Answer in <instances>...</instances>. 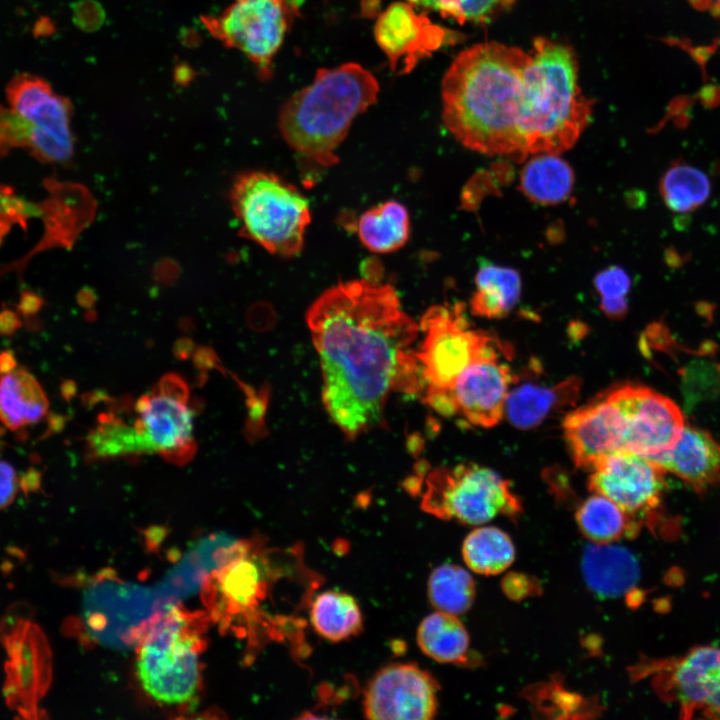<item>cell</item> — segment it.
Masks as SVG:
<instances>
[{
	"label": "cell",
	"mask_w": 720,
	"mask_h": 720,
	"mask_svg": "<svg viewBox=\"0 0 720 720\" xmlns=\"http://www.w3.org/2000/svg\"><path fill=\"white\" fill-rule=\"evenodd\" d=\"M665 205L675 213L686 214L702 206L710 196L707 175L683 160H677L665 171L659 184Z\"/></svg>",
	"instance_id": "f546056e"
},
{
	"label": "cell",
	"mask_w": 720,
	"mask_h": 720,
	"mask_svg": "<svg viewBox=\"0 0 720 720\" xmlns=\"http://www.w3.org/2000/svg\"><path fill=\"white\" fill-rule=\"evenodd\" d=\"M10 108L30 127L28 148L40 160L62 164L74 151L72 104L43 78L19 73L6 88Z\"/></svg>",
	"instance_id": "4fadbf2b"
},
{
	"label": "cell",
	"mask_w": 720,
	"mask_h": 720,
	"mask_svg": "<svg viewBox=\"0 0 720 720\" xmlns=\"http://www.w3.org/2000/svg\"><path fill=\"white\" fill-rule=\"evenodd\" d=\"M508 352L504 349L476 360L450 387L422 400L442 416H458L483 428L495 426L504 416L511 386L519 380L502 359Z\"/></svg>",
	"instance_id": "7c38bea8"
},
{
	"label": "cell",
	"mask_w": 720,
	"mask_h": 720,
	"mask_svg": "<svg viewBox=\"0 0 720 720\" xmlns=\"http://www.w3.org/2000/svg\"><path fill=\"white\" fill-rule=\"evenodd\" d=\"M520 190L531 201L554 205L568 199L574 186V172L559 154L532 155L520 173Z\"/></svg>",
	"instance_id": "cb8c5ba5"
},
{
	"label": "cell",
	"mask_w": 720,
	"mask_h": 720,
	"mask_svg": "<svg viewBox=\"0 0 720 720\" xmlns=\"http://www.w3.org/2000/svg\"><path fill=\"white\" fill-rule=\"evenodd\" d=\"M600 308L610 319L619 320L624 318L628 312L627 297L623 298H601Z\"/></svg>",
	"instance_id": "60d3db41"
},
{
	"label": "cell",
	"mask_w": 720,
	"mask_h": 720,
	"mask_svg": "<svg viewBox=\"0 0 720 720\" xmlns=\"http://www.w3.org/2000/svg\"><path fill=\"white\" fill-rule=\"evenodd\" d=\"M207 574L188 550L153 587L164 611L174 607L177 601L197 593L203 586Z\"/></svg>",
	"instance_id": "836d02e7"
},
{
	"label": "cell",
	"mask_w": 720,
	"mask_h": 720,
	"mask_svg": "<svg viewBox=\"0 0 720 720\" xmlns=\"http://www.w3.org/2000/svg\"><path fill=\"white\" fill-rule=\"evenodd\" d=\"M189 551L207 573L225 569L242 555L239 541L225 531L200 538Z\"/></svg>",
	"instance_id": "e575fe53"
},
{
	"label": "cell",
	"mask_w": 720,
	"mask_h": 720,
	"mask_svg": "<svg viewBox=\"0 0 720 720\" xmlns=\"http://www.w3.org/2000/svg\"><path fill=\"white\" fill-rule=\"evenodd\" d=\"M310 618L314 630L332 642L348 639L362 627V614L356 600L339 591L319 594L312 603Z\"/></svg>",
	"instance_id": "f1b7e54d"
},
{
	"label": "cell",
	"mask_w": 720,
	"mask_h": 720,
	"mask_svg": "<svg viewBox=\"0 0 720 720\" xmlns=\"http://www.w3.org/2000/svg\"><path fill=\"white\" fill-rule=\"evenodd\" d=\"M530 53L489 41L454 58L441 81L442 119L465 147L527 159L522 136L524 75Z\"/></svg>",
	"instance_id": "7a4b0ae2"
},
{
	"label": "cell",
	"mask_w": 720,
	"mask_h": 720,
	"mask_svg": "<svg viewBox=\"0 0 720 720\" xmlns=\"http://www.w3.org/2000/svg\"><path fill=\"white\" fill-rule=\"evenodd\" d=\"M618 413L621 452L651 458L677 440L685 423L668 397L639 384H623L607 393Z\"/></svg>",
	"instance_id": "5bb4252c"
},
{
	"label": "cell",
	"mask_w": 720,
	"mask_h": 720,
	"mask_svg": "<svg viewBox=\"0 0 720 720\" xmlns=\"http://www.w3.org/2000/svg\"><path fill=\"white\" fill-rule=\"evenodd\" d=\"M18 491V478L14 468L0 460V509L11 504Z\"/></svg>",
	"instance_id": "ab89813d"
},
{
	"label": "cell",
	"mask_w": 720,
	"mask_h": 720,
	"mask_svg": "<svg viewBox=\"0 0 720 720\" xmlns=\"http://www.w3.org/2000/svg\"><path fill=\"white\" fill-rule=\"evenodd\" d=\"M717 3H718V5H719V7H720V0H717ZM719 9H720V8H719Z\"/></svg>",
	"instance_id": "7bdbcfd3"
},
{
	"label": "cell",
	"mask_w": 720,
	"mask_h": 720,
	"mask_svg": "<svg viewBox=\"0 0 720 720\" xmlns=\"http://www.w3.org/2000/svg\"><path fill=\"white\" fill-rule=\"evenodd\" d=\"M431 604L453 615L466 612L475 597V584L471 575L457 565L444 564L435 568L428 580Z\"/></svg>",
	"instance_id": "1f68e13d"
},
{
	"label": "cell",
	"mask_w": 720,
	"mask_h": 720,
	"mask_svg": "<svg viewBox=\"0 0 720 720\" xmlns=\"http://www.w3.org/2000/svg\"><path fill=\"white\" fill-rule=\"evenodd\" d=\"M475 285L470 300L471 312L489 319L507 316L521 295L520 274L513 268L490 262L480 264Z\"/></svg>",
	"instance_id": "d4e9b609"
},
{
	"label": "cell",
	"mask_w": 720,
	"mask_h": 720,
	"mask_svg": "<svg viewBox=\"0 0 720 720\" xmlns=\"http://www.w3.org/2000/svg\"><path fill=\"white\" fill-rule=\"evenodd\" d=\"M190 390L175 373L160 378L149 394L136 400L133 429L147 453L157 452L166 461L184 465L197 451L193 437L194 407Z\"/></svg>",
	"instance_id": "8fae6325"
},
{
	"label": "cell",
	"mask_w": 720,
	"mask_h": 720,
	"mask_svg": "<svg viewBox=\"0 0 720 720\" xmlns=\"http://www.w3.org/2000/svg\"><path fill=\"white\" fill-rule=\"evenodd\" d=\"M410 477L408 488L421 508L435 517L463 524H484L495 517L515 518L521 503L510 482L477 464L422 467Z\"/></svg>",
	"instance_id": "8992f818"
},
{
	"label": "cell",
	"mask_w": 720,
	"mask_h": 720,
	"mask_svg": "<svg viewBox=\"0 0 720 720\" xmlns=\"http://www.w3.org/2000/svg\"><path fill=\"white\" fill-rule=\"evenodd\" d=\"M422 340L416 348L423 389L420 397L443 391L473 362L506 349L488 332L473 329L461 303L433 305L419 323Z\"/></svg>",
	"instance_id": "52a82bcc"
},
{
	"label": "cell",
	"mask_w": 720,
	"mask_h": 720,
	"mask_svg": "<svg viewBox=\"0 0 720 720\" xmlns=\"http://www.w3.org/2000/svg\"><path fill=\"white\" fill-rule=\"evenodd\" d=\"M644 672L653 675L664 700L679 705L681 718L720 719V647H696L683 656L654 661Z\"/></svg>",
	"instance_id": "9a60e30c"
},
{
	"label": "cell",
	"mask_w": 720,
	"mask_h": 720,
	"mask_svg": "<svg viewBox=\"0 0 720 720\" xmlns=\"http://www.w3.org/2000/svg\"><path fill=\"white\" fill-rule=\"evenodd\" d=\"M435 679L417 665L390 664L370 679L363 711L372 720H427L437 712Z\"/></svg>",
	"instance_id": "e0dca14e"
},
{
	"label": "cell",
	"mask_w": 720,
	"mask_h": 720,
	"mask_svg": "<svg viewBox=\"0 0 720 720\" xmlns=\"http://www.w3.org/2000/svg\"><path fill=\"white\" fill-rule=\"evenodd\" d=\"M593 285L601 298H623L627 297L632 280L624 268L611 265L594 276Z\"/></svg>",
	"instance_id": "74e56055"
},
{
	"label": "cell",
	"mask_w": 720,
	"mask_h": 720,
	"mask_svg": "<svg viewBox=\"0 0 720 720\" xmlns=\"http://www.w3.org/2000/svg\"><path fill=\"white\" fill-rule=\"evenodd\" d=\"M524 75L522 136L527 157L560 154L578 140L592 116L579 86L573 49L547 37L533 41Z\"/></svg>",
	"instance_id": "277c9868"
},
{
	"label": "cell",
	"mask_w": 720,
	"mask_h": 720,
	"mask_svg": "<svg viewBox=\"0 0 720 720\" xmlns=\"http://www.w3.org/2000/svg\"><path fill=\"white\" fill-rule=\"evenodd\" d=\"M582 381L576 376L553 386L526 382L510 388L504 416L515 427L527 430L540 425L554 413L572 407L581 391Z\"/></svg>",
	"instance_id": "44dd1931"
},
{
	"label": "cell",
	"mask_w": 720,
	"mask_h": 720,
	"mask_svg": "<svg viewBox=\"0 0 720 720\" xmlns=\"http://www.w3.org/2000/svg\"><path fill=\"white\" fill-rule=\"evenodd\" d=\"M516 0H406L415 8L438 12L459 24H483L512 8Z\"/></svg>",
	"instance_id": "d6a6232c"
},
{
	"label": "cell",
	"mask_w": 720,
	"mask_h": 720,
	"mask_svg": "<svg viewBox=\"0 0 720 720\" xmlns=\"http://www.w3.org/2000/svg\"><path fill=\"white\" fill-rule=\"evenodd\" d=\"M231 202L243 236L272 254L301 252L311 213L297 187L270 172L247 171L234 180Z\"/></svg>",
	"instance_id": "5b68a950"
},
{
	"label": "cell",
	"mask_w": 720,
	"mask_h": 720,
	"mask_svg": "<svg viewBox=\"0 0 720 720\" xmlns=\"http://www.w3.org/2000/svg\"><path fill=\"white\" fill-rule=\"evenodd\" d=\"M154 588L115 579L89 585L82 597V620L103 646L129 649L144 636L155 616L165 613Z\"/></svg>",
	"instance_id": "30bf717a"
},
{
	"label": "cell",
	"mask_w": 720,
	"mask_h": 720,
	"mask_svg": "<svg viewBox=\"0 0 720 720\" xmlns=\"http://www.w3.org/2000/svg\"><path fill=\"white\" fill-rule=\"evenodd\" d=\"M421 651L441 663L462 664L469 658V636L456 615L436 611L425 617L417 629Z\"/></svg>",
	"instance_id": "4316f807"
},
{
	"label": "cell",
	"mask_w": 720,
	"mask_h": 720,
	"mask_svg": "<svg viewBox=\"0 0 720 720\" xmlns=\"http://www.w3.org/2000/svg\"><path fill=\"white\" fill-rule=\"evenodd\" d=\"M462 555L467 566L482 575L503 572L513 562L514 545L510 537L495 527H481L464 540Z\"/></svg>",
	"instance_id": "4dcf8cb0"
},
{
	"label": "cell",
	"mask_w": 720,
	"mask_h": 720,
	"mask_svg": "<svg viewBox=\"0 0 720 720\" xmlns=\"http://www.w3.org/2000/svg\"><path fill=\"white\" fill-rule=\"evenodd\" d=\"M261 575L256 563L239 558L231 563L220 579V588L225 597L238 606H248L256 598L260 588Z\"/></svg>",
	"instance_id": "d590c367"
},
{
	"label": "cell",
	"mask_w": 720,
	"mask_h": 720,
	"mask_svg": "<svg viewBox=\"0 0 720 720\" xmlns=\"http://www.w3.org/2000/svg\"><path fill=\"white\" fill-rule=\"evenodd\" d=\"M665 261L672 268H679L688 261V255H682L674 248L665 251Z\"/></svg>",
	"instance_id": "b9f144b4"
},
{
	"label": "cell",
	"mask_w": 720,
	"mask_h": 720,
	"mask_svg": "<svg viewBox=\"0 0 720 720\" xmlns=\"http://www.w3.org/2000/svg\"><path fill=\"white\" fill-rule=\"evenodd\" d=\"M379 90L375 76L358 63L321 68L310 85L282 105L281 135L304 158L333 166L353 120L377 101Z\"/></svg>",
	"instance_id": "3957f363"
},
{
	"label": "cell",
	"mask_w": 720,
	"mask_h": 720,
	"mask_svg": "<svg viewBox=\"0 0 720 720\" xmlns=\"http://www.w3.org/2000/svg\"><path fill=\"white\" fill-rule=\"evenodd\" d=\"M590 472L589 490L609 498L640 524L657 511L665 489V471L648 457L617 452Z\"/></svg>",
	"instance_id": "2e32d148"
},
{
	"label": "cell",
	"mask_w": 720,
	"mask_h": 720,
	"mask_svg": "<svg viewBox=\"0 0 720 720\" xmlns=\"http://www.w3.org/2000/svg\"><path fill=\"white\" fill-rule=\"evenodd\" d=\"M174 607L162 614L146 634L137 659V676L144 691L168 705L189 702L199 687L195 641Z\"/></svg>",
	"instance_id": "ba28073f"
},
{
	"label": "cell",
	"mask_w": 720,
	"mask_h": 720,
	"mask_svg": "<svg viewBox=\"0 0 720 720\" xmlns=\"http://www.w3.org/2000/svg\"><path fill=\"white\" fill-rule=\"evenodd\" d=\"M298 8V0H233L201 21L216 40L242 52L267 79Z\"/></svg>",
	"instance_id": "9c48e42d"
},
{
	"label": "cell",
	"mask_w": 720,
	"mask_h": 720,
	"mask_svg": "<svg viewBox=\"0 0 720 720\" xmlns=\"http://www.w3.org/2000/svg\"><path fill=\"white\" fill-rule=\"evenodd\" d=\"M48 398L40 383L27 370L11 368L0 376V421L10 430H19L42 420L48 412Z\"/></svg>",
	"instance_id": "603a6c76"
},
{
	"label": "cell",
	"mask_w": 720,
	"mask_h": 720,
	"mask_svg": "<svg viewBox=\"0 0 720 720\" xmlns=\"http://www.w3.org/2000/svg\"><path fill=\"white\" fill-rule=\"evenodd\" d=\"M306 323L319 357L322 400L349 438L384 423L390 393L423 389L413 345L417 324L390 284L339 282L310 305Z\"/></svg>",
	"instance_id": "6da1fadb"
},
{
	"label": "cell",
	"mask_w": 720,
	"mask_h": 720,
	"mask_svg": "<svg viewBox=\"0 0 720 720\" xmlns=\"http://www.w3.org/2000/svg\"><path fill=\"white\" fill-rule=\"evenodd\" d=\"M649 459L698 493L720 482V443L698 427L684 425L671 447Z\"/></svg>",
	"instance_id": "ffe728a7"
},
{
	"label": "cell",
	"mask_w": 720,
	"mask_h": 720,
	"mask_svg": "<svg viewBox=\"0 0 720 720\" xmlns=\"http://www.w3.org/2000/svg\"><path fill=\"white\" fill-rule=\"evenodd\" d=\"M29 124L13 109L0 105V154L29 144Z\"/></svg>",
	"instance_id": "8d00e7d4"
},
{
	"label": "cell",
	"mask_w": 720,
	"mask_h": 720,
	"mask_svg": "<svg viewBox=\"0 0 720 720\" xmlns=\"http://www.w3.org/2000/svg\"><path fill=\"white\" fill-rule=\"evenodd\" d=\"M357 233L363 245L375 253H390L403 247L410 234L406 207L394 200L365 211L358 220Z\"/></svg>",
	"instance_id": "484cf974"
},
{
	"label": "cell",
	"mask_w": 720,
	"mask_h": 720,
	"mask_svg": "<svg viewBox=\"0 0 720 720\" xmlns=\"http://www.w3.org/2000/svg\"><path fill=\"white\" fill-rule=\"evenodd\" d=\"M617 412L604 394L571 411L563 421L564 437L577 467L591 470L606 457L621 452Z\"/></svg>",
	"instance_id": "d6986e66"
},
{
	"label": "cell",
	"mask_w": 720,
	"mask_h": 720,
	"mask_svg": "<svg viewBox=\"0 0 720 720\" xmlns=\"http://www.w3.org/2000/svg\"><path fill=\"white\" fill-rule=\"evenodd\" d=\"M581 532L593 543H612L624 535H635L641 524L609 498L593 493L576 511Z\"/></svg>",
	"instance_id": "83f0119b"
},
{
	"label": "cell",
	"mask_w": 720,
	"mask_h": 720,
	"mask_svg": "<svg viewBox=\"0 0 720 720\" xmlns=\"http://www.w3.org/2000/svg\"><path fill=\"white\" fill-rule=\"evenodd\" d=\"M582 569L588 587L603 598H615L632 590L639 577V565L625 548L611 543H594L585 549Z\"/></svg>",
	"instance_id": "7402d4cb"
},
{
	"label": "cell",
	"mask_w": 720,
	"mask_h": 720,
	"mask_svg": "<svg viewBox=\"0 0 720 720\" xmlns=\"http://www.w3.org/2000/svg\"><path fill=\"white\" fill-rule=\"evenodd\" d=\"M378 46L392 72L409 73L421 60L455 40L453 32L433 23L408 2H395L378 16L374 26Z\"/></svg>",
	"instance_id": "ac0fdd59"
},
{
	"label": "cell",
	"mask_w": 720,
	"mask_h": 720,
	"mask_svg": "<svg viewBox=\"0 0 720 720\" xmlns=\"http://www.w3.org/2000/svg\"><path fill=\"white\" fill-rule=\"evenodd\" d=\"M103 10L93 0H79L72 4V20L83 31L97 29L103 21Z\"/></svg>",
	"instance_id": "f35d334b"
}]
</instances>
